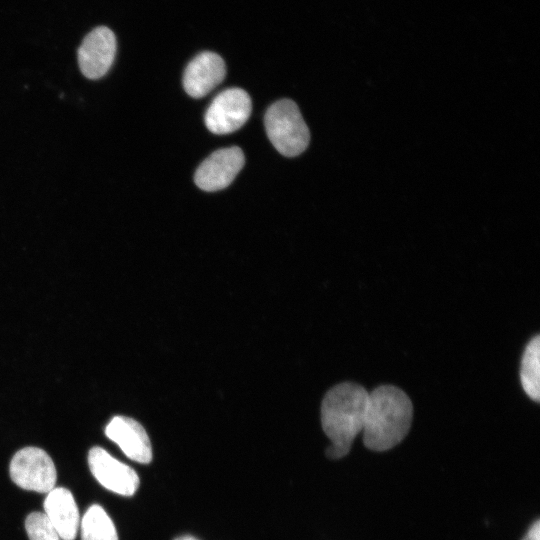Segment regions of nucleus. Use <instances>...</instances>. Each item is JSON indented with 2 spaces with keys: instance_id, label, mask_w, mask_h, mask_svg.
I'll list each match as a JSON object with an SVG mask.
<instances>
[{
  "instance_id": "6e6552de",
  "label": "nucleus",
  "mask_w": 540,
  "mask_h": 540,
  "mask_svg": "<svg viewBox=\"0 0 540 540\" xmlns=\"http://www.w3.org/2000/svg\"><path fill=\"white\" fill-rule=\"evenodd\" d=\"M88 464L96 480L114 493L132 496L139 487L137 473L101 447L95 446L90 449Z\"/></svg>"
},
{
  "instance_id": "f8f14e48",
  "label": "nucleus",
  "mask_w": 540,
  "mask_h": 540,
  "mask_svg": "<svg viewBox=\"0 0 540 540\" xmlns=\"http://www.w3.org/2000/svg\"><path fill=\"white\" fill-rule=\"evenodd\" d=\"M540 337L535 335L526 345L520 365V381L527 396L539 402L540 398Z\"/></svg>"
},
{
  "instance_id": "ddd939ff",
  "label": "nucleus",
  "mask_w": 540,
  "mask_h": 540,
  "mask_svg": "<svg viewBox=\"0 0 540 540\" xmlns=\"http://www.w3.org/2000/svg\"><path fill=\"white\" fill-rule=\"evenodd\" d=\"M81 540H118L111 518L100 505H92L81 520Z\"/></svg>"
},
{
  "instance_id": "0eeeda50",
  "label": "nucleus",
  "mask_w": 540,
  "mask_h": 540,
  "mask_svg": "<svg viewBox=\"0 0 540 540\" xmlns=\"http://www.w3.org/2000/svg\"><path fill=\"white\" fill-rule=\"evenodd\" d=\"M244 162V154L239 147L219 149L200 164L194 181L204 191L224 189L235 179Z\"/></svg>"
},
{
  "instance_id": "423d86ee",
  "label": "nucleus",
  "mask_w": 540,
  "mask_h": 540,
  "mask_svg": "<svg viewBox=\"0 0 540 540\" xmlns=\"http://www.w3.org/2000/svg\"><path fill=\"white\" fill-rule=\"evenodd\" d=\"M116 49V37L110 28H94L78 48V64L82 74L92 80L103 77L114 62Z\"/></svg>"
},
{
  "instance_id": "f03ea898",
  "label": "nucleus",
  "mask_w": 540,
  "mask_h": 540,
  "mask_svg": "<svg viewBox=\"0 0 540 540\" xmlns=\"http://www.w3.org/2000/svg\"><path fill=\"white\" fill-rule=\"evenodd\" d=\"M413 417V405L407 394L392 385H382L368 394L363 425L364 445L373 451H385L407 435Z\"/></svg>"
},
{
  "instance_id": "7ed1b4c3",
  "label": "nucleus",
  "mask_w": 540,
  "mask_h": 540,
  "mask_svg": "<svg viewBox=\"0 0 540 540\" xmlns=\"http://www.w3.org/2000/svg\"><path fill=\"white\" fill-rule=\"evenodd\" d=\"M265 128L273 146L287 157L301 154L310 141V132L301 112L289 99L279 100L268 108Z\"/></svg>"
},
{
  "instance_id": "4468645a",
  "label": "nucleus",
  "mask_w": 540,
  "mask_h": 540,
  "mask_svg": "<svg viewBox=\"0 0 540 540\" xmlns=\"http://www.w3.org/2000/svg\"><path fill=\"white\" fill-rule=\"evenodd\" d=\"M30 540H60V536L44 513L33 512L25 520Z\"/></svg>"
},
{
  "instance_id": "20e7f679",
  "label": "nucleus",
  "mask_w": 540,
  "mask_h": 540,
  "mask_svg": "<svg viewBox=\"0 0 540 540\" xmlns=\"http://www.w3.org/2000/svg\"><path fill=\"white\" fill-rule=\"evenodd\" d=\"M10 477L22 489L48 493L56 483V468L51 457L38 447H25L10 462Z\"/></svg>"
},
{
  "instance_id": "2eb2a0df",
  "label": "nucleus",
  "mask_w": 540,
  "mask_h": 540,
  "mask_svg": "<svg viewBox=\"0 0 540 540\" xmlns=\"http://www.w3.org/2000/svg\"><path fill=\"white\" fill-rule=\"evenodd\" d=\"M522 540H540V521L536 520Z\"/></svg>"
},
{
  "instance_id": "1a4fd4ad",
  "label": "nucleus",
  "mask_w": 540,
  "mask_h": 540,
  "mask_svg": "<svg viewBox=\"0 0 540 540\" xmlns=\"http://www.w3.org/2000/svg\"><path fill=\"white\" fill-rule=\"evenodd\" d=\"M105 434L129 459L142 464L152 460L149 437L136 420L126 416H115L106 426Z\"/></svg>"
},
{
  "instance_id": "dca6fc26",
  "label": "nucleus",
  "mask_w": 540,
  "mask_h": 540,
  "mask_svg": "<svg viewBox=\"0 0 540 540\" xmlns=\"http://www.w3.org/2000/svg\"><path fill=\"white\" fill-rule=\"evenodd\" d=\"M176 540H197V539H195L193 537H190V536H184V537H180V538H178Z\"/></svg>"
},
{
  "instance_id": "f257e3e1",
  "label": "nucleus",
  "mask_w": 540,
  "mask_h": 540,
  "mask_svg": "<svg viewBox=\"0 0 540 540\" xmlns=\"http://www.w3.org/2000/svg\"><path fill=\"white\" fill-rule=\"evenodd\" d=\"M369 392L354 382H343L327 391L321 404V423L331 441L326 450L330 459L350 451L355 436L362 431Z\"/></svg>"
},
{
  "instance_id": "39448f33",
  "label": "nucleus",
  "mask_w": 540,
  "mask_h": 540,
  "mask_svg": "<svg viewBox=\"0 0 540 540\" xmlns=\"http://www.w3.org/2000/svg\"><path fill=\"white\" fill-rule=\"evenodd\" d=\"M251 109V99L245 90L229 88L213 99L205 114V124L212 133H232L246 123Z\"/></svg>"
},
{
  "instance_id": "9b49d317",
  "label": "nucleus",
  "mask_w": 540,
  "mask_h": 540,
  "mask_svg": "<svg viewBox=\"0 0 540 540\" xmlns=\"http://www.w3.org/2000/svg\"><path fill=\"white\" fill-rule=\"evenodd\" d=\"M45 515L62 540L76 538L80 518L72 493L63 487L53 488L44 500Z\"/></svg>"
},
{
  "instance_id": "9d476101",
  "label": "nucleus",
  "mask_w": 540,
  "mask_h": 540,
  "mask_svg": "<svg viewBox=\"0 0 540 540\" xmlns=\"http://www.w3.org/2000/svg\"><path fill=\"white\" fill-rule=\"evenodd\" d=\"M225 74V63L218 54L202 52L187 65L183 75V86L188 95L201 98L219 85Z\"/></svg>"
}]
</instances>
